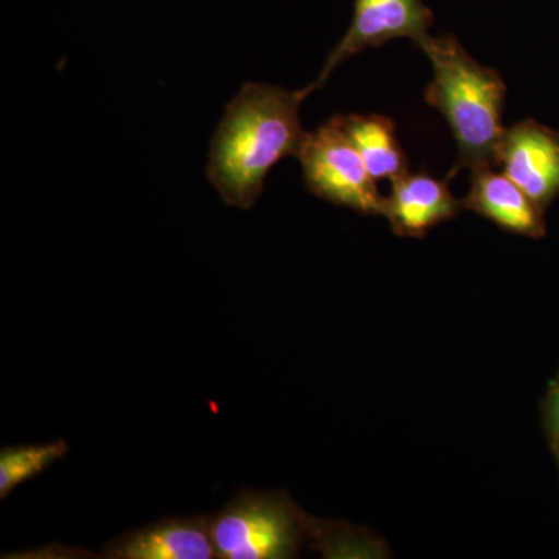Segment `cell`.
I'll return each mask as SVG.
<instances>
[{"mask_svg":"<svg viewBox=\"0 0 559 559\" xmlns=\"http://www.w3.org/2000/svg\"><path fill=\"white\" fill-rule=\"evenodd\" d=\"M316 90L289 91L267 83H246L210 142L207 178L230 207L250 210L260 200L264 180L280 160L299 157L308 132L300 106Z\"/></svg>","mask_w":559,"mask_h":559,"instance_id":"obj_1","label":"cell"},{"mask_svg":"<svg viewBox=\"0 0 559 559\" xmlns=\"http://www.w3.org/2000/svg\"><path fill=\"white\" fill-rule=\"evenodd\" d=\"M432 64L426 103L450 124L459 151V167L469 171L498 168V148L507 86L495 69L480 64L451 35H428L418 44Z\"/></svg>","mask_w":559,"mask_h":559,"instance_id":"obj_2","label":"cell"},{"mask_svg":"<svg viewBox=\"0 0 559 559\" xmlns=\"http://www.w3.org/2000/svg\"><path fill=\"white\" fill-rule=\"evenodd\" d=\"M219 559H280L299 546V522L282 496L241 489L210 522Z\"/></svg>","mask_w":559,"mask_h":559,"instance_id":"obj_3","label":"cell"},{"mask_svg":"<svg viewBox=\"0 0 559 559\" xmlns=\"http://www.w3.org/2000/svg\"><path fill=\"white\" fill-rule=\"evenodd\" d=\"M297 159L308 190L320 200L364 215H382L384 197L355 143L342 128L340 116L308 132Z\"/></svg>","mask_w":559,"mask_h":559,"instance_id":"obj_4","label":"cell"},{"mask_svg":"<svg viewBox=\"0 0 559 559\" xmlns=\"http://www.w3.org/2000/svg\"><path fill=\"white\" fill-rule=\"evenodd\" d=\"M430 24L432 11L423 0H355L347 33L331 51L312 84L316 90H322L341 62L369 47L384 46L389 40L401 38L412 39L418 46L429 35Z\"/></svg>","mask_w":559,"mask_h":559,"instance_id":"obj_5","label":"cell"},{"mask_svg":"<svg viewBox=\"0 0 559 559\" xmlns=\"http://www.w3.org/2000/svg\"><path fill=\"white\" fill-rule=\"evenodd\" d=\"M498 168L536 204L559 191V135L533 120L507 128L498 148Z\"/></svg>","mask_w":559,"mask_h":559,"instance_id":"obj_6","label":"cell"},{"mask_svg":"<svg viewBox=\"0 0 559 559\" xmlns=\"http://www.w3.org/2000/svg\"><path fill=\"white\" fill-rule=\"evenodd\" d=\"M212 516L165 518L106 544L108 559H213Z\"/></svg>","mask_w":559,"mask_h":559,"instance_id":"obj_7","label":"cell"},{"mask_svg":"<svg viewBox=\"0 0 559 559\" xmlns=\"http://www.w3.org/2000/svg\"><path fill=\"white\" fill-rule=\"evenodd\" d=\"M459 209L460 201L451 193L448 180L411 171L392 180V190L382 202V215L393 229L412 237L457 215Z\"/></svg>","mask_w":559,"mask_h":559,"instance_id":"obj_8","label":"cell"},{"mask_svg":"<svg viewBox=\"0 0 559 559\" xmlns=\"http://www.w3.org/2000/svg\"><path fill=\"white\" fill-rule=\"evenodd\" d=\"M463 205L506 230L532 237L543 231L539 205L496 167L471 171L469 193Z\"/></svg>","mask_w":559,"mask_h":559,"instance_id":"obj_9","label":"cell"},{"mask_svg":"<svg viewBox=\"0 0 559 559\" xmlns=\"http://www.w3.org/2000/svg\"><path fill=\"white\" fill-rule=\"evenodd\" d=\"M340 120L377 182H392L409 171L406 153L396 138L395 123L388 117L349 114L340 116Z\"/></svg>","mask_w":559,"mask_h":559,"instance_id":"obj_10","label":"cell"},{"mask_svg":"<svg viewBox=\"0 0 559 559\" xmlns=\"http://www.w3.org/2000/svg\"><path fill=\"white\" fill-rule=\"evenodd\" d=\"M68 441L21 444L0 451V499H7L25 481L36 479L69 454Z\"/></svg>","mask_w":559,"mask_h":559,"instance_id":"obj_11","label":"cell"},{"mask_svg":"<svg viewBox=\"0 0 559 559\" xmlns=\"http://www.w3.org/2000/svg\"><path fill=\"white\" fill-rule=\"evenodd\" d=\"M550 419L551 426H554V430L559 437V385L557 389H555L554 395H551Z\"/></svg>","mask_w":559,"mask_h":559,"instance_id":"obj_12","label":"cell"}]
</instances>
